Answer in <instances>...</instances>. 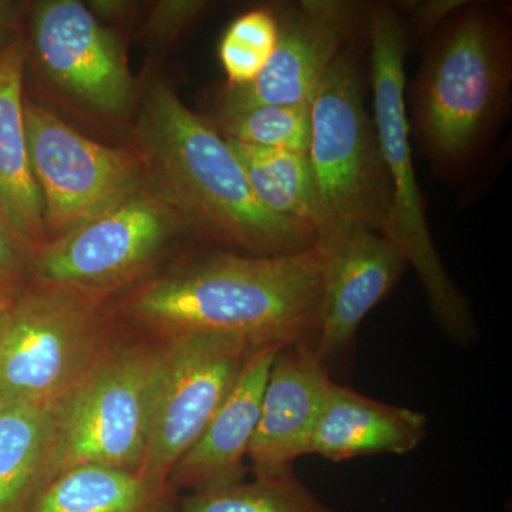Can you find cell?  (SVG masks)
<instances>
[{"label": "cell", "mask_w": 512, "mask_h": 512, "mask_svg": "<svg viewBox=\"0 0 512 512\" xmlns=\"http://www.w3.org/2000/svg\"><path fill=\"white\" fill-rule=\"evenodd\" d=\"M323 259L296 254H220L195 259L137 286L124 312L164 339L205 333L252 346L315 342Z\"/></svg>", "instance_id": "cell-1"}, {"label": "cell", "mask_w": 512, "mask_h": 512, "mask_svg": "<svg viewBox=\"0 0 512 512\" xmlns=\"http://www.w3.org/2000/svg\"><path fill=\"white\" fill-rule=\"evenodd\" d=\"M141 160L151 188L181 224L245 254H296L315 232L266 211L227 140L165 84L148 89L138 124Z\"/></svg>", "instance_id": "cell-2"}, {"label": "cell", "mask_w": 512, "mask_h": 512, "mask_svg": "<svg viewBox=\"0 0 512 512\" xmlns=\"http://www.w3.org/2000/svg\"><path fill=\"white\" fill-rule=\"evenodd\" d=\"M511 30L494 5L464 2L434 30L412 89V120L440 174H460L493 136L510 96Z\"/></svg>", "instance_id": "cell-3"}, {"label": "cell", "mask_w": 512, "mask_h": 512, "mask_svg": "<svg viewBox=\"0 0 512 512\" xmlns=\"http://www.w3.org/2000/svg\"><path fill=\"white\" fill-rule=\"evenodd\" d=\"M366 10L373 123L390 192L382 235L416 271L437 325L448 338L466 345L476 339V323L466 296L447 274L434 247L414 171L412 130L404 100L407 28L397 6L380 2Z\"/></svg>", "instance_id": "cell-4"}, {"label": "cell", "mask_w": 512, "mask_h": 512, "mask_svg": "<svg viewBox=\"0 0 512 512\" xmlns=\"http://www.w3.org/2000/svg\"><path fill=\"white\" fill-rule=\"evenodd\" d=\"M363 86L352 43L313 96L308 157L318 197L316 241L353 228L382 234L386 225L389 180Z\"/></svg>", "instance_id": "cell-5"}, {"label": "cell", "mask_w": 512, "mask_h": 512, "mask_svg": "<svg viewBox=\"0 0 512 512\" xmlns=\"http://www.w3.org/2000/svg\"><path fill=\"white\" fill-rule=\"evenodd\" d=\"M111 348L99 299L35 286L3 311L0 406L62 402Z\"/></svg>", "instance_id": "cell-6"}, {"label": "cell", "mask_w": 512, "mask_h": 512, "mask_svg": "<svg viewBox=\"0 0 512 512\" xmlns=\"http://www.w3.org/2000/svg\"><path fill=\"white\" fill-rule=\"evenodd\" d=\"M164 345L111 348L60 404L57 476L83 464L138 471L146 458Z\"/></svg>", "instance_id": "cell-7"}, {"label": "cell", "mask_w": 512, "mask_h": 512, "mask_svg": "<svg viewBox=\"0 0 512 512\" xmlns=\"http://www.w3.org/2000/svg\"><path fill=\"white\" fill-rule=\"evenodd\" d=\"M180 218L150 187L47 242L32 258L33 285L100 299L140 275L173 237Z\"/></svg>", "instance_id": "cell-8"}, {"label": "cell", "mask_w": 512, "mask_h": 512, "mask_svg": "<svg viewBox=\"0 0 512 512\" xmlns=\"http://www.w3.org/2000/svg\"><path fill=\"white\" fill-rule=\"evenodd\" d=\"M33 177L47 242L92 220L144 185L143 160L96 143L33 101L23 104Z\"/></svg>", "instance_id": "cell-9"}, {"label": "cell", "mask_w": 512, "mask_h": 512, "mask_svg": "<svg viewBox=\"0 0 512 512\" xmlns=\"http://www.w3.org/2000/svg\"><path fill=\"white\" fill-rule=\"evenodd\" d=\"M163 345L150 443L140 474L158 488H170L171 470L201 436L249 353L259 346L205 333L164 339Z\"/></svg>", "instance_id": "cell-10"}, {"label": "cell", "mask_w": 512, "mask_h": 512, "mask_svg": "<svg viewBox=\"0 0 512 512\" xmlns=\"http://www.w3.org/2000/svg\"><path fill=\"white\" fill-rule=\"evenodd\" d=\"M366 19L359 3L303 0L279 19V39L261 74L244 86H228L220 114L256 106L312 103L330 66L352 45Z\"/></svg>", "instance_id": "cell-11"}, {"label": "cell", "mask_w": 512, "mask_h": 512, "mask_svg": "<svg viewBox=\"0 0 512 512\" xmlns=\"http://www.w3.org/2000/svg\"><path fill=\"white\" fill-rule=\"evenodd\" d=\"M37 60L53 83L84 106L107 116L133 100V80L119 40L76 0H50L33 16Z\"/></svg>", "instance_id": "cell-12"}, {"label": "cell", "mask_w": 512, "mask_h": 512, "mask_svg": "<svg viewBox=\"0 0 512 512\" xmlns=\"http://www.w3.org/2000/svg\"><path fill=\"white\" fill-rule=\"evenodd\" d=\"M323 259L313 348L326 367L346 355L363 319L392 292L406 259L384 235L353 228L316 241Z\"/></svg>", "instance_id": "cell-13"}, {"label": "cell", "mask_w": 512, "mask_h": 512, "mask_svg": "<svg viewBox=\"0 0 512 512\" xmlns=\"http://www.w3.org/2000/svg\"><path fill=\"white\" fill-rule=\"evenodd\" d=\"M333 383L312 343L279 349L248 451L255 477L293 474L296 460L311 454L313 434Z\"/></svg>", "instance_id": "cell-14"}, {"label": "cell", "mask_w": 512, "mask_h": 512, "mask_svg": "<svg viewBox=\"0 0 512 512\" xmlns=\"http://www.w3.org/2000/svg\"><path fill=\"white\" fill-rule=\"evenodd\" d=\"M281 348L269 343L249 353L220 409L171 470V490L200 493L244 481V460L258 426L266 380Z\"/></svg>", "instance_id": "cell-15"}, {"label": "cell", "mask_w": 512, "mask_h": 512, "mask_svg": "<svg viewBox=\"0 0 512 512\" xmlns=\"http://www.w3.org/2000/svg\"><path fill=\"white\" fill-rule=\"evenodd\" d=\"M427 417L333 383L313 434L311 454L333 463L375 454L404 456L420 446Z\"/></svg>", "instance_id": "cell-16"}, {"label": "cell", "mask_w": 512, "mask_h": 512, "mask_svg": "<svg viewBox=\"0 0 512 512\" xmlns=\"http://www.w3.org/2000/svg\"><path fill=\"white\" fill-rule=\"evenodd\" d=\"M25 57L19 40H10L0 52V208L33 258L47 244V235L23 114Z\"/></svg>", "instance_id": "cell-17"}, {"label": "cell", "mask_w": 512, "mask_h": 512, "mask_svg": "<svg viewBox=\"0 0 512 512\" xmlns=\"http://www.w3.org/2000/svg\"><path fill=\"white\" fill-rule=\"evenodd\" d=\"M60 404L0 406V512H28L57 476Z\"/></svg>", "instance_id": "cell-18"}, {"label": "cell", "mask_w": 512, "mask_h": 512, "mask_svg": "<svg viewBox=\"0 0 512 512\" xmlns=\"http://www.w3.org/2000/svg\"><path fill=\"white\" fill-rule=\"evenodd\" d=\"M178 498L138 471L83 464L53 478L28 512H177Z\"/></svg>", "instance_id": "cell-19"}, {"label": "cell", "mask_w": 512, "mask_h": 512, "mask_svg": "<svg viewBox=\"0 0 512 512\" xmlns=\"http://www.w3.org/2000/svg\"><path fill=\"white\" fill-rule=\"evenodd\" d=\"M225 140L259 204L275 217L296 222L318 235V197L308 154Z\"/></svg>", "instance_id": "cell-20"}, {"label": "cell", "mask_w": 512, "mask_h": 512, "mask_svg": "<svg viewBox=\"0 0 512 512\" xmlns=\"http://www.w3.org/2000/svg\"><path fill=\"white\" fill-rule=\"evenodd\" d=\"M177 512H338L322 503L296 478L255 477L252 483L227 485L178 498Z\"/></svg>", "instance_id": "cell-21"}, {"label": "cell", "mask_w": 512, "mask_h": 512, "mask_svg": "<svg viewBox=\"0 0 512 512\" xmlns=\"http://www.w3.org/2000/svg\"><path fill=\"white\" fill-rule=\"evenodd\" d=\"M311 104L256 106L220 114L221 136L249 146L308 154L311 143Z\"/></svg>", "instance_id": "cell-22"}, {"label": "cell", "mask_w": 512, "mask_h": 512, "mask_svg": "<svg viewBox=\"0 0 512 512\" xmlns=\"http://www.w3.org/2000/svg\"><path fill=\"white\" fill-rule=\"evenodd\" d=\"M279 39V18L272 10L252 9L222 36L220 59L229 86H244L261 74Z\"/></svg>", "instance_id": "cell-23"}, {"label": "cell", "mask_w": 512, "mask_h": 512, "mask_svg": "<svg viewBox=\"0 0 512 512\" xmlns=\"http://www.w3.org/2000/svg\"><path fill=\"white\" fill-rule=\"evenodd\" d=\"M29 256L32 255L16 237L0 208V289L2 291L9 293L22 282L28 268Z\"/></svg>", "instance_id": "cell-24"}, {"label": "cell", "mask_w": 512, "mask_h": 512, "mask_svg": "<svg viewBox=\"0 0 512 512\" xmlns=\"http://www.w3.org/2000/svg\"><path fill=\"white\" fill-rule=\"evenodd\" d=\"M205 3L164 2L157 6L150 20V32L158 37H171L200 15Z\"/></svg>", "instance_id": "cell-25"}, {"label": "cell", "mask_w": 512, "mask_h": 512, "mask_svg": "<svg viewBox=\"0 0 512 512\" xmlns=\"http://www.w3.org/2000/svg\"><path fill=\"white\" fill-rule=\"evenodd\" d=\"M463 3L460 0L457 2L436 0V2L414 3V6H407L410 16H412L413 29H416L421 35L433 32L448 16L460 9Z\"/></svg>", "instance_id": "cell-26"}, {"label": "cell", "mask_w": 512, "mask_h": 512, "mask_svg": "<svg viewBox=\"0 0 512 512\" xmlns=\"http://www.w3.org/2000/svg\"><path fill=\"white\" fill-rule=\"evenodd\" d=\"M10 301H12V299H10L9 293L0 289V309L6 308Z\"/></svg>", "instance_id": "cell-27"}, {"label": "cell", "mask_w": 512, "mask_h": 512, "mask_svg": "<svg viewBox=\"0 0 512 512\" xmlns=\"http://www.w3.org/2000/svg\"><path fill=\"white\" fill-rule=\"evenodd\" d=\"M6 9H8V6L0 2V32H2L3 26H5ZM0 52H2V50H0Z\"/></svg>", "instance_id": "cell-28"}, {"label": "cell", "mask_w": 512, "mask_h": 512, "mask_svg": "<svg viewBox=\"0 0 512 512\" xmlns=\"http://www.w3.org/2000/svg\"><path fill=\"white\" fill-rule=\"evenodd\" d=\"M12 302V301H10ZM6 308H2L0 309V325H2V315H3V311H5Z\"/></svg>", "instance_id": "cell-29"}]
</instances>
